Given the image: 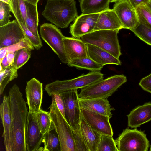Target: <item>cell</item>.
I'll use <instances>...</instances> for the list:
<instances>
[{
	"mask_svg": "<svg viewBox=\"0 0 151 151\" xmlns=\"http://www.w3.org/2000/svg\"><path fill=\"white\" fill-rule=\"evenodd\" d=\"M8 96L12 119V151H26L25 132L29 112L26 102L16 84L9 89Z\"/></svg>",
	"mask_w": 151,
	"mask_h": 151,
	"instance_id": "cell-1",
	"label": "cell"
},
{
	"mask_svg": "<svg viewBox=\"0 0 151 151\" xmlns=\"http://www.w3.org/2000/svg\"><path fill=\"white\" fill-rule=\"evenodd\" d=\"M42 15L58 28H65L78 16L74 0H46Z\"/></svg>",
	"mask_w": 151,
	"mask_h": 151,
	"instance_id": "cell-2",
	"label": "cell"
},
{
	"mask_svg": "<svg viewBox=\"0 0 151 151\" xmlns=\"http://www.w3.org/2000/svg\"><path fill=\"white\" fill-rule=\"evenodd\" d=\"M127 81L124 75H114L81 89L78 96L83 99H107Z\"/></svg>",
	"mask_w": 151,
	"mask_h": 151,
	"instance_id": "cell-3",
	"label": "cell"
},
{
	"mask_svg": "<svg viewBox=\"0 0 151 151\" xmlns=\"http://www.w3.org/2000/svg\"><path fill=\"white\" fill-rule=\"evenodd\" d=\"M103 79L100 71H91L72 79L57 80L45 85V89L50 96L71 90L81 89Z\"/></svg>",
	"mask_w": 151,
	"mask_h": 151,
	"instance_id": "cell-4",
	"label": "cell"
},
{
	"mask_svg": "<svg viewBox=\"0 0 151 151\" xmlns=\"http://www.w3.org/2000/svg\"><path fill=\"white\" fill-rule=\"evenodd\" d=\"M119 31H94L83 35L80 38L86 44L96 46L119 58L121 55L118 37Z\"/></svg>",
	"mask_w": 151,
	"mask_h": 151,
	"instance_id": "cell-5",
	"label": "cell"
},
{
	"mask_svg": "<svg viewBox=\"0 0 151 151\" xmlns=\"http://www.w3.org/2000/svg\"><path fill=\"white\" fill-rule=\"evenodd\" d=\"M52 98L50 113L59 137L61 151H75L72 129L58 109L54 96Z\"/></svg>",
	"mask_w": 151,
	"mask_h": 151,
	"instance_id": "cell-6",
	"label": "cell"
},
{
	"mask_svg": "<svg viewBox=\"0 0 151 151\" xmlns=\"http://www.w3.org/2000/svg\"><path fill=\"white\" fill-rule=\"evenodd\" d=\"M115 141L119 151H147L149 146L146 135L136 129L124 130Z\"/></svg>",
	"mask_w": 151,
	"mask_h": 151,
	"instance_id": "cell-7",
	"label": "cell"
},
{
	"mask_svg": "<svg viewBox=\"0 0 151 151\" xmlns=\"http://www.w3.org/2000/svg\"><path fill=\"white\" fill-rule=\"evenodd\" d=\"M41 37L57 55L60 61L67 64L69 60L66 55L63 39L64 37L60 30L55 25L44 23L40 27Z\"/></svg>",
	"mask_w": 151,
	"mask_h": 151,
	"instance_id": "cell-8",
	"label": "cell"
},
{
	"mask_svg": "<svg viewBox=\"0 0 151 151\" xmlns=\"http://www.w3.org/2000/svg\"><path fill=\"white\" fill-rule=\"evenodd\" d=\"M64 103V117L72 130L75 131L80 127L81 108L77 90L61 93Z\"/></svg>",
	"mask_w": 151,
	"mask_h": 151,
	"instance_id": "cell-9",
	"label": "cell"
},
{
	"mask_svg": "<svg viewBox=\"0 0 151 151\" xmlns=\"http://www.w3.org/2000/svg\"><path fill=\"white\" fill-rule=\"evenodd\" d=\"M44 136L40 132L35 113L29 112L25 132L26 151H38Z\"/></svg>",
	"mask_w": 151,
	"mask_h": 151,
	"instance_id": "cell-10",
	"label": "cell"
},
{
	"mask_svg": "<svg viewBox=\"0 0 151 151\" xmlns=\"http://www.w3.org/2000/svg\"><path fill=\"white\" fill-rule=\"evenodd\" d=\"M113 9L121 22L123 29L130 30L139 23L136 9L127 0H120L115 3Z\"/></svg>",
	"mask_w": 151,
	"mask_h": 151,
	"instance_id": "cell-11",
	"label": "cell"
},
{
	"mask_svg": "<svg viewBox=\"0 0 151 151\" xmlns=\"http://www.w3.org/2000/svg\"><path fill=\"white\" fill-rule=\"evenodd\" d=\"M81 116L95 130L101 135L113 136V132L109 117L83 109L81 108Z\"/></svg>",
	"mask_w": 151,
	"mask_h": 151,
	"instance_id": "cell-12",
	"label": "cell"
},
{
	"mask_svg": "<svg viewBox=\"0 0 151 151\" xmlns=\"http://www.w3.org/2000/svg\"><path fill=\"white\" fill-rule=\"evenodd\" d=\"M99 13L83 14L78 16L70 27V33L73 37L80 38L93 31Z\"/></svg>",
	"mask_w": 151,
	"mask_h": 151,
	"instance_id": "cell-13",
	"label": "cell"
},
{
	"mask_svg": "<svg viewBox=\"0 0 151 151\" xmlns=\"http://www.w3.org/2000/svg\"><path fill=\"white\" fill-rule=\"evenodd\" d=\"M26 39L15 19L0 27V48L10 46Z\"/></svg>",
	"mask_w": 151,
	"mask_h": 151,
	"instance_id": "cell-14",
	"label": "cell"
},
{
	"mask_svg": "<svg viewBox=\"0 0 151 151\" xmlns=\"http://www.w3.org/2000/svg\"><path fill=\"white\" fill-rule=\"evenodd\" d=\"M25 93L29 112L36 113L38 111L42 103V83L36 78H32L26 83Z\"/></svg>",
	"mask_w": 151,
	"mask_h": 151,
	"instance_id": "cell-15",
	"label": "cell"
},
{
	"mask_svg": "<svg viewBox=\"0 0 151 151\" xmlns=\"http://www.w3.org/2000/svg\"><path fill=\"white\" fill-rule=\"evenodd\" d=\"M0 114L3 127V137L6 151H12V124L11 111L8 96H4L0 106Z\"/></svg>",
	"mask_w": 151,
	"mask_h": 151,
	"instance_id": "cell-16",
	"label": "cell"
},
{
	"mask_svg": "<svg viewBox=\"0 0 151 151\" xmlns=\"http://www.w3.org/2000/svg\"><path fill=\"white\" fill-rule=\"evenodd\" d=\"M94 29L99 30H120L123 29L119 18L113 9L110 8L99 13Z\"/></svg>",
	"mask_w": 151,
	"mask_h": 151,
	"instance_id": "cell-17",
	"label": "cell"
},
{
	"mask_svg": "<svg viewBox=\"0 0 151 151\" xmlns=\"http://www.w3.org/2000/svg\"><path fill=\"white\" fill-rule=\"evenodd\" d=\"M79 102L80 108L107 116L110 118L112 115L111 111L115 110L114 108L111 107L107 99H83L79 98Z\"/></svg>",
	"mask_w": 151,
	"mask_h": 151,
	"instance_id": "cell-18",
	"label": "cell"
},
{
	"mask_svg": "<svg viewBox=\"0 0 151 151\" xmlns=\"http://www.w3.org/2000/svg\"><path fill=\"white\" fill-rule=\"evenodd\" d=\"M128 125L136 128L151 120V102L146 103L132 110L127 115Z\"/></svg>",
	"mask_w": 151,
	"mask_h": 151,
	"instance_id": "cell-19",
	"label": "cell"
},
{
	"mask_svg": "<svg viewBox=\"0 0 151 151\" xmlns=\"http://www.w3.org/2000/svg\"><path fill=\"white\" fill-rule=\"evenodd\" d=\"M63 40L69 61L74 59L88 57L86 44L80 38L65 36Z\"/></svg>",
	"mask_w": 151,
	"mask_h": 151,
	"instance_id": "cell-20",
	"label": "cell"
},
{
	"mask_svg": "<svg viewBox=\"0 0 151 151\" xmlns=\"http://www.w3.org/2000/svg\"><path fill=\"white\" fill-rule=\"evenodd\" d=\"M88 57L103 66L107 64L121 65V62L108 52L96 46L86 44Z\"/></svg>",
	"mask_w": 151,
	"mask_h": 151,
	"instance_id": "cell-21",
	"label": "cell"
},
{
	"mask_svg": "<svg viewBox=\"0 0 151 151\" xmlns=\"http://www.w3.org/2000/svg\"><path fill=\"white\" fill-rule=\"evenodd\" d=\"M80 126L82 133L89 151H97L101 135L93 129L81 114Z\"/></svg>",
	"mask_w": 151,
	"mask_h": 151,
	"instance_id": "cell-22",
	"label": "cell"
},
{
	"mask_svg": "<svg viewBox=\"0 0 151 151\" xmlns=\"http://www.w3.org/2000/svg\"><path fill=\"white\" fill-rule=\"evenodd\" d=\"M110 0H80L81 11L83 14L99 13L109 9Z\"/></svg>",
	"mask_w": 151,
	"mask_h": 151,
	"instance_id": "cell-23",
	"label": "cell"
},
{
	"mask_svg": "<svg viewBox=\"0 0 151 151\" xmlns=\"http://www.w3.org/2000/svg\"><path fill=\"white\" fill-rule=\"evenodd\" d=\"M26 4L27 14L25 26L35 36L40 37L38 30L39 18L37 5L26 2Z\"/></svg>",
	"mask_w": 151,
	"mask_h": 151,
	"instance_id": "cell-24",
	"label": "cell"
},
{
	"mask_svg": "<svg viewBox=\"0 0 151 151\" xmlns=\"http://www.w3.org/2000/svg\"><path fill=\"white\" fill-rule=\"evenodd\" d=\"M67 64L70 67L91 71H100L103 67V66L98 63L89 57L73 59L69 61Z\"/></svg>",
	"mask_w": 151,
	"mask_h": 151,
	"instance_id": "cell-25",
	"label": "cell"
},
{
	"mask_svg": "<svg viewBox=\"0 0 151 151\" xmlns=\"http://www.w3.org/2000/svg\"><path fill=\"white\" fill-rule=\"evenodd\" d=\"M42 143L43 151H61V145L55 127L52 128L44 135Z\"/></svg>",
	"mask_w": 151,
	"mask_h": 151,
	"instance_id": "cell-26",
	"label": "cell"
},
{
	"mask_svg": "<svg viewBox=\"0 0 151 151\" xmlns=\"http://www.w3.org/2000/svg\"><path fill=\"white\" fill-rule=\"evenodd\" d=\"M11 12L17 22L25 25L27 14L26 2L24 0H10Z\"/></svg>",
	"mask_w": 151,
	"mask_h": 151,
	"instance_id": "cell-27",
	"label": "cell"
},
{
	"mask_svg": "<svg viewBox=\"0 0 151 151\" xmlns=\"http://www.w3.org/2000/svg\"><path fill=\"white\" fill-rule=\"evenodd\" d=\"M35 114L40 132L43 134L44 135L51 129L55 127L50 112L41 109Z\"/></svg>",
	"mask_w": 151,
	"mask_h": 151,
	"instance_id": "cell-28",
	"label": "cell"
},
{
	"mask_svg": "<svg viewBox=\"0 0 151 151\" xmlns=\"http://www.w3.org/2000/svg\"><path fill=\"white\" fill-rule=\"evenodd\" d=\"M17 70L12 65L0 72V95L3 93L6 86L11 81L17 78Z\"/></svg>",
	"mask_w": 151,
	"mask_h": 151,
	"instance_id": "cell-29",
	"label": "cell"
},
{
	"mask_svg": "<svg viewBox=\"0 0 151 151\" xmlns=\"http://www.w3.org/2000/svg\"><path fill=\"white\" fill-rule=\"evenodd\" d=\"M32 50L29 48H24L15 51L14 61L11 65L17 70L20 68L30 58Z\"/></svg>",
	"mask_w": 151,
	"mask_h": 151,
	"instance_id": "cell-30",
	"label": "cell"
},
{
	"mask_svg": "<svg viewBox=\"0 0 151 151\" xmlns=\"http://www.w3.org/2000/svg\"><path fill=\"white\" fill-rule=\"evenodd\" d=\"M146 43L151 46V28L140 23L130 30Z\"/></svg>",
	"mask_w": 151,
	"mask_h": 151,
	"instance_id": "cell-31",
	"label": "cell"
},
{
	"mask_svg": "<svg viewBox=\"0 0 151 151\" xmlns=\"http://www.w3.org/2000/svg\"><path fill=\"white\" fill-rule=\"evenodd\" d=\"M97 151H119L112 136H101Z\"/></svg>",
	"mask_w": 151,
	"mask_h": 151,
	"instance_id": "cell-32",
	"label": "cell"
},
{
	"mask_svg": "<svg viewBox=\"0 0 151 151\" xmlns=\"http://www.w3.org/2000/svg\"><path fill=\"white\" fill-rule=\"evenodd\" d=\"M139 22L151 28V12L145 6L136 9Z\"/></svg>",
	"mask_w": 151,
	"mask_h": 151,
	"instance_id": "cell-33",
	"label": "cell"
},
{
	"mask_svg": "<svg viewBox=\"0 0 151 151\" xmlns=\"http://www.w3.org/2000/svg\"><path fill=\"white\" fill-rule=\"evenodd\" d=\"M75 151H89L82 135L80 127L77 130H72Z\"/></svg>",
	"mask_w": 151,
	"mask_h": 151,
	"instance_id": "cell-34",
	"label": "cell"
},
{
	"mask_svg": "<svg viewBox=\"0 0 151 151\" xmlns=\"http://www.w3.org/2000/svg\"><path fill=\"white\" fill-rule=\"evenodd\" d=\"M10 6L8 4L0 1V27L4 25L10 21L12 17Z\"/></svg>",
	"mask_w": 151,
	"mask_h": 151,
	"instance_id": "cell-35",
	"label": "cell"
},
{
	"mask_svg": "<svg viewBox=\"0 0 151 151\" xmlns=\"http://www.w3.org/2000/svg\"><path fill=\"white\" fill-rule=\"evenodd\" d=\"M139 85L144 90L151 93V73L142 79Z\"/></svg>",
	"mask_w": 151,
	"mask_h": 151,
	"instance_id": "cell-36",
	"label": "cell"
},
{
	"mask_svg": "<svg viewBox=\"0 0 151 151\" xmlns=\"http://www.w3.org/2000/svg\"><path fill=\"white\" fill-rule=\"evenodd\" d=\"M57 105L61 112L64 116V103L63 97L60 93L55 94L54 95Z\"/></svg>",
	"mask_w": 151,
	"mask_h": 151,
	"instance_id": "cell-37",
	"label": "cell"
},
{
	"mask_svg": "<svg viewBox=\"0 0 151 151\" xmlns=\"http://www.w3.org/2000/svg\"><path fill=\"white\" fill-rule=\"evenodd\" d=\"M135 9L142 6H145L150 0H127Z\"/></svg>",
	"mask_w": 151,
	"mask_h": 151,
	"instance_id": "cell-38",
	"label": "cell"
},
{
	"mask_svg": "<svg viewBox=\"0 0 151 151\" xmlns=\"http://www.w3.org/2000/svg\"><path fill=\"white\" fill-rule=\"evenodd\" d=\"M0 65H1L2 68V70H4L11 65L7 60L6 55L0 63Z\"/></svg>",
	"mask_w": 151,
	"mask_h": 151,
	"instance_id": "cell-39",
	"label": "cell"
},
{
	"mask_svg": "<svg viewBox=\"0 0 151 151\" xmlns=\"http://www.w3.org/2000/svg\"><path fill=\"white\" fill-rule=\"evenodd\" d=\"M15 52H8L6 55L7 60L11 65L13 62L15 56Z\"/></svg>",
	"mask_w": 151,
	"mask_h": 151,
	"instance_id": "cell-40",
	"label": "cell"
},
{
	"mask_svg": "<svg viewBox=\"0 0 151 151\" xmlns=\"http://www.w3.org/2000/svg\"><path fill=\"white\" fill-rule=\"evenodd\" d=\"M7 50L4 48H0V63L6 55Z\"/></svg>",
	"mask_w": 151,
	"mask_h": 151,
	"instance_id": "cell-41",
	"label": "cell"
},
{
	"mask_svg": "<svg viewBox=\"0 0 151 151\" xmlns=\"http://www.w3.org/2000/svg\"><path fill=\"white\" fill-rule=\"evenodd\" d=\"M25 2L35 5H37L39 0H24Z\"/></svg>",
	"mask_w": 151,
	"mask_h": 151,
	"instance_id": "cell-42",
	"label": "cell"
},
{
	"mask_svg": "<svg viewBox=\"0 0 151 151\" xmlns=\"http://www.w3.org/2000/svg\"><path fill=\"white\" fill-rule=\"evenodd\" d=\"M145 6L151 12V0H150Z\"/></svg>",
	"mask_w": 151,
	"mask_h": 151,
	"instance_id": "cell-43",
	"label": "cell"
},
{
	"mask_svg": "<svg viewBox=\"0 0 151 151\" xmlns=\"http://www.w3.org/2000/svg\"><path fill=\"white\" fill-rule=\"evenodd\" d=\"M0 1L7 4L9 5L11 4L10 0H0Z\"/></svg>",
	"mask_w": 151,
	"mask_h": 151,
	"instance_id": "cell-44",
	"label": "cell"
},
{
	"mask_svg": "<svg viewBox=\"0 0 151 151\" xmlns=\"http://www.w3.org/2000/svg\"><path fill=\"white\" fill-rule=\"evenodd\" d=\"M120 0H110V3L116 2Z\"/></svg>",
	"mask_w": 151,
	"mask_h": 151,
	"instance_id": "cell-45",
	"label": "cell"
},
{
	"mask_svg": "<svg viewBox=\"0 0 151 151\" xmlns=\"http://www.w3.org/2000/svg\"><path fill=\"white\" fill-rule=\"evenodd\" d=\"M149 151H151V145L150 146Z\"/></svg>",
	"mask_w": 151,
	"mask_h": 151,
	"instance_id": "cell-46",
	"label": "cell"
}]
</instances>
